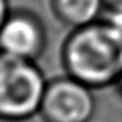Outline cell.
Wrapping results in <instances>:
<instances>
[{"mask_svg": "<svg viewBox=\"0 0 122 122\" xmlns=\"http://www.w3.org/2000/svg\"><path fill=\"white\" fill-rule=\"evenodd\" d=\"M65 74L91 89L114 86L122 70V28L107 17L74 28L61 48Z\"/></svg>", "mask_w": 122, "mask_h": 122, "instance_id": "1", "label": "cell"}, {"mask_svg": "<svg viewBox=\"0 0 122 122\" xmlns=\"http://www.w3.org/2000/svg\"><path fill=\"white\" fill-rule=\"evenodd\" d=\"M47 81L37 62L0 51V122H26L39 115Z\"/></svg>", "mask_w": 122, "mask_h": 122, "instance_id": "2", "label": "cell"}, {"mask_svg": "<svg viewBox=\"0 0 122 122\" xmlns=\"http://www.w3.org/2000/svg\"><path fill=\"white\" fill-rule=\"evenodd\" d=\"M96 111L93 89L67 74L47 81L39 117L43 122H91Z\"/></svg>", "mask_w": 122, "mask_h": 122, "instance_id": "3", "label": "cell"}, {"mask_svg": "<svg viewBox=\"0 0 122 122\" xmlns=\"http://www.w3.org/2000/svg\"><path fill=\"white\" fill-rule=\"evenodd\" d=\"M47 40L43 19L28 8L12 10L0 29V51L26 61L37 62L45 52Z\"/></svg>", "mask_w": 122, "mask_h": 122, "instance_id": "4", "label": "cell"}, {"mask_svg": "<svg viewBox=\"0 0 122 122\" xmlns=\"http://www.w3.org/2000/svg\"><path fill=\"white\" fill-rule=\"evenodd\" d=\"M48 4L54 18L70 29L95 22L104 14L103 0H48Z\"/></svg>", "mask_w": 122, "mask_h": 122, "instance_id": "5", "label": "cell"}, {"mask_svg": "<svg viewBox=\"0 0 122 122\" xmlns=\"http://www.w3.org/2000/svg\"><path fill=\"white\" fill-rule=\"evenodd\" d=\"M104 14H122V0H103Z\"/></svg>", "mask_w": 122, "mask_h": 122, "instance_id": "6", "label": "cell"}, {"mask_svg": "<svg viewBox=\"0 0 122 122\" xmlns=\"http://www.w3.org/2000/svg\"><path fill=\"white\" fill-rule=\"evenodd\" d=\"M11 7H10V0H0V29L3 26V23L6 22L8 18L10 12H11Z\"/></svg>", "mask_w": 122, "mask_h": 122, "instance_id": "7", "label": "cell"}, {"mask_svg": "<svg viewBox=\"0 0 122 122\" xmlns=\"http://www.w3.org/2000/svg\"><path fill=\"white\" fill-rule=\"evenodd\" d=\"M117 89H118V92L122 95V70H121V74H119V77H118V80H117L115 85H114Z\"/></svg>", "mask_w": 122, "mask_h": 122, "instance_id": "8", "label": "cell"}]
</instances>
